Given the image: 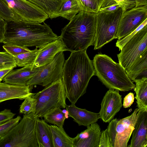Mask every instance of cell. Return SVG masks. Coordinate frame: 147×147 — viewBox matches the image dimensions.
I'll list each match as a JSON object with an SVG mask.
<instances>
[{"mask_svg":"<svg viewBox=\"0 0 147 147\" xmlns=\"http://www.w3.org/2000/svg\"><path fill=\"white\" fill-rule=\"evenodd\" d=\"M21 119V117L18 115L14 118L0 123V138L7 134L18 123Z\"/></svg>","mask_w":147,"mask_h":147,"instance_id":"cell-32","label":"cell"},{"mask_svg":"<svg viewBox=\"0 0 147 147\" xmlns=\"http://www.w3.org/2000/svg\"><path fill=\"white\" fill-rule=\"evenodd\" d=\"M147 18V5L135 7L122 13L117 27V38L121 39L130 34Z\"/></svg>","mask_w":147,"mask_h":147,"instance_id":"cell-11","label":"cell"},{"mask_svg":"<svg viewBox=\"0 0 147 147\" xmlns=\"http://www.w3.org/2000/svg\"><path fill=\"white\" fill-rule=\"evenodd\" d=\"M67 51L59 38L38 49L37 55L32 66V68L42 67L51 62L58 53Z\"/></svg>","mask_w":147,"mask_h":147,"instance_id":"cell-14","label":"cell"},{"mask_svg":"<svg viewBox=\"0 0 147 147\" xmlns=\"http://www.w3.org/2000/svg\"><path fill=\"white\" fill-rule=\"evenodd\" d=\"M35 133L38 147H54L50 125L44 119L37 118Z\"/></svg>","mask_w":147,"mask_h":147,"instance_id":"cell-20","label":"cell"},{"mask_svg":"<svg viewBox=\"0 0 147 147\" xmlns=\"http://www.w3.org/2000/svg\"><path fill=\"white\" fill-rule=\"evenodd\" d=\"M38 49L33 50L13 57L17 66L20 67L32 66L36 58Z\"/></svg>","mask_w":147,"mask_h":147,"instance_id":"cell-27","label":"cell"},{"mask_svg":"<svg viewBox=\"0 0 147 147\" xmlns=\"http://www.w3.org/2000/svg\"><path fill=\"white\" fill-rule=\"evenodd\" d=\"M43 117L47 123L60 127H63L66 118L65 114L61 108L53 109L45 114Z\"/></svg>","mask_w":147,"mask_h":147,"instance_id":"cell-26","label":"cell"},{"mask_svg":"<svg viewBox=\"0 0 147 147\" xmlns=\"http://www.w3.org/2000/svg\"><path fill=\"white\" fill-rule=\"evenodd\" d=\"M32 95L28 96L24 99L20 106V113L24 114L34 112L36 109V100L33 98Z\"/></svg>","mask_w":147,"mask_h":147,"instance_id":"cell-30","label":"cell"},{"mask_svg":"<svg viewBox=\"0 0 147 147\" xmlns=\"http://www.w3.org/2000/svg\"><path fill=\"white\" fill-rule=\"evenodd\" d=\"M147 49V25L138 32L123 47L117 55L119 63L125 71Z\"/></svg>","mask_w":147,"mask_h":147,"instance_id":"cell-9","label":"cell"},{"mask_svg":"<svg viewBox=\"0 0 147 147\" xmlns=\"http://www.w3.org/2000/svg\"><path fill=\"white\" fill-rule=\"evenodd\" d=\"M32 86L15 85L5 82H0V103L11 99L24 100L34 94L31 92Z\"/></svg>","mask_w":147,"mask_h":147,"instance_id":"cell-16","label":"cell"},{"mask_svg":"<svg viewBox=\"0 0 147 147\" xmlns=\"http://www.w3.org/2000/svg\"><path fill=\"white\" fill-rule=\"evenodd\" d=\"M146 25H147V18L137 28L130 34L121 39H118L116 42V46L119 48V50L120 51L123 47L127 42L133 37L138 32Z\"/></svg>","mask_w":147,"mask_h":147,"instance_id":"cell-34","label":"cell"},{"mask_svg":"<svg viewBox=\"0 0 147 147\" xmlns=\"http://www.w3.org/2000/svg\"><path fill=\"white\" fill-rule=\"evenodd\" d=\"M6 22V21L0 16V43H2L4 39Z\"/></svg>","mask_w":147,"mask_h":147,"instance_id":"cell-40","label":"cell"},{"mask_svg":"<svg viewBox=\"0 0 147 147\" xmlns=\"http://www.w3.org/2000/svg\"><path fill=\"white\" fill-rule=\"evenodd\" d=\"M13 68H8L0 70V82L3 80L4 78L12 70Z\"/></svg>","mask_w":147,"mask_h":147,"instance_id":"cell-41","label":"cell"},{"mask_svg":"<svg viewBox=\"0 0 147 147\" xmlns=\"http://www.w3.org/2000/svg\"><path fill=\"white\" fill-rule=\"evenodd\" d=\"M121 7L120 5L113 0H105L99 11L107 12L113 11Z\"/></svg>","mask_w":147,"mask_h":147,"instance_id":"cell-35","label":"cell"},{"mask_svg":"<svg viewBox=\"0 0 147 147\" xmlns=\"http://www.w3.org/2000/svg\"><path fill=\"white\" fill-rule=\"evenodd\" d=\"M15 114L10 109H5L0 112V123H3L13 118Z\"/></svg>","mask_w":147,"mask_h":147,"instance_id":"cell-38","label":"cell"},{"mask_svg":"<svg viewBox=\"0 0 147 147\" xmlns=\"http://www.w3.org/2000/svg\"><path fill=\"white\" fill-rule=\"evenodd\" d=\"M101 132L97 123L91 124L72 138L73 147H98Z\"/></svg>","mask_w":147,"mask_h":147,"instance_id":"cell-15","label":"cell"},{"mask_svg":"<svg viewBox=\"0 0 147 147\" xmlns=\"http://www.w3.org/2000/svg\"><path fill=\"white\" fill-rule=\"evenodd\" d=\"M82 11L96 13L105 0H77Z\"/></svg>","mask_w":147,"mask_h":147,"instance_id":"cell-28","label":"cell"},{"mask_svg":"<svg viewBox=\"0 0 147 147\" xmlns=\"http://www.w3.org/2000/svg\"><path fill=\"white\" fill-rule=\"evenodd\" d=\"M69 117L79 126L87 127L92 124L96 123L100 119L99 113L92 112L76 107L75 104L67 105L65 107Z\"/></svg>","mask_w":147,"mask_h":147,"instance_id":"cell-18","label":"cell"},{"mask_svg":"<svg viewBox=\"0 0 147 147\" xmlns=\"http://www.w3.org/2000/svg\"><path fill=\"white\" fill-rule=\"evenodd\" d=\"M96 13L81 11L62 28L59 38L67 51H86L94 45Z\"/></svg>","mask_w":147,"mask_h":147,"instance_id":"cell-3","label":"cell"},{"mask_svg":"<svg viewBox=\"0 0 147 147\" xmlns=\"http://www.w3.org/2000/svg\"><path fill=\"white\" fill-rule=\"evenodd\" d=\"M136 3L135 7L147 5V0H135Z\"/></svg>","mask_w":147,"mask_h":147,"instance_id":"cell-42","label":"cell"},{"mask_svg":"<svg viewBox=\"0 0 147 147\" xmlns=\"http://www.w3.org/2000/svg\"><path fill=\"white\" fill-rule=\"evenodd\" d=\"M134 90L136 94L137 107L140 111H147V78L135 80Z\"/></svg>","mask_w":147,"mask_h":147,"instance_id":"cell-22","label":"cell"},{"mask_svg":"<svg viewBox=\"0 0 147 147\" xmlns=\"http://www.w3.org/2000/svg\"><path fill=\"white\" fill-rule=\"evenodd\" d=\"M82 11L77 0H65L55 18L61 17L70 21L74 16Z\"/></svg>","mask_w":147,"mask_h":147,"instance_id":"cell-25","label":"cell"},{"mask_svg":"<svg viewBox=\"0 0 147 147\" xmlns=\"http://www.w3.org/2000/svg\"><path fill=\"white\" fill-rule=\"evenodd\" d=\"M125 71L128 77L134 82L136 80L147 78V49L140 55Z\"/></svg>","mask_w":147,"mask_h":147,"instance_id":"cell-21","label":"cell"},{"mask_svg":"<svg viewBox=\"0 0 147 147\" xmlns=\"http://www.w3.org/2000/svg\"><path fill=\"white\" fill-rule=\"evenodd\" d=\"M134 94L130 92L124 98L123 106L124 108L130 107L134 101Z\"/></svg>","mask_w":147,"mask_h":147,"instance_id":"cell-39","label":"cell"},{"mask_svg":"<svg viewBox=\"0 0 147 147\" xmlns=\"http://www.w3.org/2000/svg\"><path fill=\"white\" fill-rule=\"evenodd\" d=\"M54 147H73L72 138L65 131L63 127L50 125Z\"/></svg>","mask_w":147,"mask_h":147,"instance_id":"cell-24","label":"cell"},{"mask_svg":"<svg viewBox=\"0 0 147 147\" xmlns=\"http://www.w3.org/2000/svg\"><path fill=\"white\" fill-rule=\"evenodd\" d=\"M43 10L52 19L55 18L65 0H27Z\"/></svg>","mask_w":147,"mask_h":147,"instance_id":"cell-23","label":"cell"},{"mask_svg":"<svg viewBox=\"0 0 147 147\" xmlns=\"http://www.w3.org/2000/svg\"><path fill=\"white\" fill-rule=\"evenodd\" d=\"M59 38L45 23L42 24L22 20L9 21L6 22L2 43L39 49Z\"/></svg>","mask_w":147,"mask_h":147,"instance_id":"cell-2","label":"cell"},{"mask_svg":"<svg viewBox=\"0 0 147 147\" xmlns=\"http://www.w3.org/2000/svg\"><path fill=\"white\" fill-rule=\"evenodd\" d=\"M37 118L34 112L24 114L18 123L0 138V147H38L35 133Z\"/></svg>","mask_w":147,"mask_h":147,"instance_id":"cell-5","label":"cell"},{"mask_svg":"<svg viewBox=\"0 0 147 147\" xmlns=\"http://www.w3.org/2000/svg\"><path fill=\"white\" fill-rule=\"evenodd\" d=\"M0 16L6 21L20 20L16 15L9 7L5 0H0Z\"/></svg>","mask_w":147,"mask_h":147,"instance_id":"cell-29","label":"cell"},{"mask_svg":"<svg viewBox=\"0 0 147 147\" xmlns=\"http://www.w3.org/2000/svg\"><path fill=\"white\" fill-rule=\"evenodd\" d=\"M122 96L118 90L109 89L101 103L99 113L101 119L105 123H109L113 119L123 106Z\"/></svg>","mask_w":147,"mask_h":147,"instance_id":"cell-13","label":"cell"},{"mask_svg":"<svg viewBox=\"0 0 147 147\" xmlns=\"http://www.w3.org/2000/svg\"><path fill=\"white\" fill-rule=\"evenodd\" d=\"M65 61L63 52L58 53L51 62L40 67L37 72L27 82L26 85L45 87L62 79Z\"/></svg>","mask_w":147,"mask_h":147,"instance_id":"cell-10","label":"cell"},{"mask_svg":"<svg viewBox=\"0 0 147 147\" xmlns=\"http://www.w3.org/2000/svg\"><path fill=\"white\" fill-rule=\"evenodd\" d=\"M39 68H32L31 66L12 69L4 78L3 81L11 84L26 85L27 82L37 72Z\"/></svg>","mask_w":147,"mask_h":147,"instance_id":"cell-19","label":"cell"},{"mask_svg":"<svg viewBox=\"0 0 147 147\" xmlns=\"http://www.w3.org/2000/svg\"><path fill=\"white\" fill-rule=\"evenodd\" d=\"M119 4L122 8L123 12L136 6L135 0H113Z\"/></svg>","mask_w":147,"mask_h":147,"instance_id":"cell-37","label":"cell"},{"mask_svg":"<svg viewBox=\"0 0 147 147\" xmlns=\"http://www.w3.org/2000/svg\"><path fill=\"white\" fill-rule=\"evenodd\" d=\"M13 57L6 51L0 52V70L16 67Z\"/></svg>","mask_w":147,"mask_h":147,"instance_id":"cell-31","label":"cell"},{"mask_svg":"<svg viewBox=\"0 0 147 147\" xmlns=\"http://www.w3.org/2000/svg\"><path fill=\"white\" fill-rule=\"evenodd\" d=\"M95 75L92 61L86 51L71 52L64 62L62 80L67 98L75 104L86 92L91 78Z\"/></svg>","mask_w":147,"mask_h":147,"instance_id":"cell-1","label":"cell"},{"mask_svg":"<svg viewBox=\"0 0 147 147\" xmlns=\"http://www.w3.org/2000/svg\"><path fill=\"white\" fill-rule=\"evenodd\" d=\"M98 147H112L107 129L101 131Z\"/></svg>","mask_w":147,"mask_h":147,"instance_id":"cell-36","label":"cell"},{"mask_svg":"<svg viewBox=\"0 0 147 147\" xmlns=\"http://www.w3.org/2000/svg\"><path fill=\"white\" fill-rule=\"evenodd\" d=\"M123 12L121 7L111 12L99 11L96 13L94 49L102 48L114 39Z\"/></svg>","mask_w":147,"mask_h":147,"instance_id":"cell-7","label":"cell"},{"mask_svg":"<svg viewBox=\"0 0 147 147\" xmlns=\"http://www.w3.org/2000/svg\"><path fill=\"white\" fill-rule=\"evenodd\" d=\"M5 0L20 20L41 23L49 18L43 10L28 0Z\"/></svg>","mask_w":147,"mask_h":147,"instance_id":"cell-12","label":"cell"},{"mask_svg":"<svg viewBox=\"0 0 147 147\" xmlns=\"http://www.w3.org/2000/svg\"><path fill=\"white\" fill-rule=\"evenodd\" d=\"M32 96L36 100L34 113L38 118L43 117L45 114L55 109L65 108L67 105V98L62 79L45 87Z\"/></svg>","mask_w":147,"mask_h":147,"instance_id":"cell-6","label":"cell"},{"mask_svg":"<svg viewBox=\"0 0 147 147\" xmlns=\"http://www.w3.org/2000/svg\"><path fill=\"white\" fill-rule=\"evenodd\" d=\"M147 111H138V115L133 131L130 144L128 147H146Z\"/></svg>","mask_w":147,"mask_h":147,"instance_id":"cell-17","label":"cell"},{"mask_svg":"<svg viewBox=\"0 0 147 147\" xmlns=\"http://www.w3.org/2000/svg\"><path fill=\"white\" fill-rule=\"evenodd\" d=\"M3 47L5 51L13 57L28 52L30 50L27 47L15 45L4 44Z\"/></svg>","mask_w":147,"mask_h":147,"instance_id":"cell-33","label":"cell"},{"mask_svg":"<svg viewBox=\"0 0 147 147\" xmlns=\"http://www.w3.org/2000/svg\"><path fill=\"white\" fill-rule=\"evenodd\" d=\"M92 62L95 75L107 88L125 92L135 87L123 67L109 56L102 53L96 54Z\"/></svg>","mask_w":147,"mask_h":147,"instance_id":"cell-4","label":"cell"},{"mask_svg":"<svg viewBox=\"0 0 147 147\" xmlns=\"http://www.w3.org/2000/svg\"><path fill=\"white\" fill-rule=\"evenodd\" d=\"M136 109L130 115L118 120L113 119L107 128L112 147H127L138 115Z\"/></svg>","mask_w":147,"mask_h":147,"instance_id":"cell-8","label":"cell"}]
</instances>
